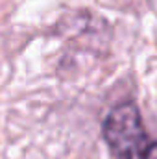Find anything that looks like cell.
<instances>
[{"mask_svg":"<svg viewBox=\"0 0 157 159\" xmlns=\"http://www.w3.org/2000/svg\"><path fill=\"white\" fill-rule=\"evenodd\" d=\"M102 135L115 159H157V141L146 133L133 102L111 109L102 124Z\"/></svg>","mask_w":157,"mask_h":159,"instance_id":"cell-1","label":"cell"}]
</instances>
